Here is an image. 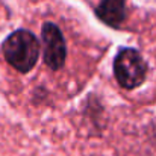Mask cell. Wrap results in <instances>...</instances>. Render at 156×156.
<instances>
[{"label":"cell","mask_w":156,"mask_h":156,"mask_svg":"<svg viewBox=\"0 0 156 156\" xmlns=\"http://www.w3.org/2000/svg\"><path fill=\"white\" fill-rule=\"evenodd\" d=\"M5 59L18 71L27 73L32 70L40 56V43L34 34L20 29L11 34L3 43Z\"/></svg>","instance_id":"cell-1"},{"label":"cell","mask_w":156,"mask_h":156,"mask_svg":"<svg viewBox=\"0 0 156 156\" xmlns=\"http://www.w3.org/2000/svg\"><path fill=\"white\" fill-rule=\"evenodd\" d=\"M114 73L118 83L126 90L140 87L147 73V67L141 55L133 49H123L114 61Z\"/></svg>","instance_id":"cell-2"},{"label":"cell","mask_w":156,"mask_h":156,"mask_svg":"<svg viewBox=\"0 0 156 156\" xmlns=\"http://www.w3.org/2000/svg\"><path fill=\"white\" fill-rule=\"evenodd\" d=\"M43 44H44V61L53 68L59 70L65 62V41L59 30V27L53 23H44L41 29Z\"/></svg>","instance_id":"cell-3"},{"label":"cell","mask_w":156,"mask_h":156,"mask_svg":"<svg viewBox=\"0 0 156 156\" xmlns=\"http://www.w3.org/2000/svg\"><path fill=\"white\" fill-rule=\"evenodd\" d=\"M99 18L109 26H118L126 17L124 0H102L97 8Z\"/></svg>","instance_id":"cell-4"}]
</instances>
